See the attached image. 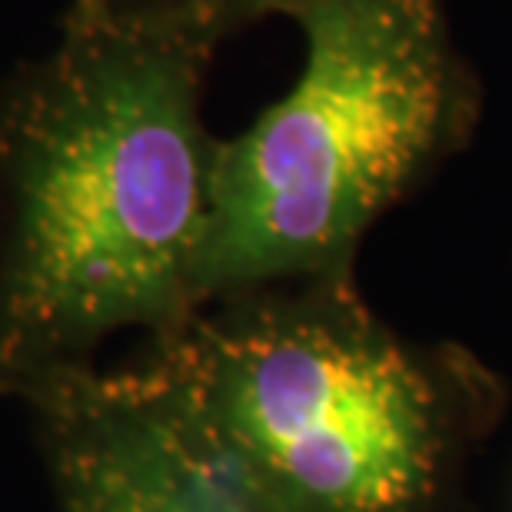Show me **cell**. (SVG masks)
Here are the masks:
<instances>
[{
  "mask_svg": "<svg viewBox=\"0 0 512 512\" xmlns=\"http://www.w3.org/2000/svg\"><path fill=\"white\" fill-rule=\"evenodd\" d=\"M217 37L140 0L70 17L17 87L0 157V386L34 393L107 333L200 300L217 147L200 120Z\"/></svg>",
  "mask_w": 512,
  "mask_h": 512,
  "instance_id": "obj_1",
  "label": "cell"
},
{
  "mask_svg": "<svg viewBox=\"0 0 512 512\" xmlns=\"http://www.w3.org/2000/svg\"><path fill=\"white\" fill-rule=\"evenodd\" d=\"M293 20L300 80L217 147L203 296L336 270L479 110L443 0H323Z\"/></svg>",
  "mask_w": 512,
  "mask_h": 512,
  "instance_id": "obj_2",
  "label": "cell"
},
{
  "mask_svg": "<svg viewBox=\"0 0 512 512\" xmlns=\"http://www.w3.org/2000/svg\"><path fill=\"white\" fill-rule=\"evenodd\" d=\"M153 373L263 512H416L429 493L433 396L343 296L183 326Z\"/></svg>",
  "mask_w": 512,
  "mask_h": 512,
  "instance_id": "obj_3",
  "label": "cell"
},
{
  "mask_svg": "<svg viewBox=\"0 0 512 512\" xmlns=\"http://www.w3.org/2000/svg\"><path fill=\"white\" fill-rule=\"evenodd\" d=\"M44 403L64 512H263L197 436L157 373L67 370Z\"/></svg>",
  "mask_w": 512,
  "mask_h": 512,
  "instance_id": "obj_4",
  "label": "cell"
},
{
  "mask_svg": "<svg viewBox=\"0 0 512 512\" xmlns=\"http://www.w3.org/2000/svg\"><path fill=\"white\" fill-rule=\"evenodd\" d=\"M140 4H150V7H160V10H170V14L187 17L197 27L207 30V34H213L220 40L230 27H240V24H247V20L266 17V14L300 17L303 10L323 4V0H140Z\"/></svg>",
  "mask_w": 512,
  "mask_h": 512,
  "instance_id": "obj_5",
  "label": "cell"
},
{
  "mask_svg": "<svg viewBox=\"0 0 512 512\" xmlns=\"http://www.w3.org/2000/svg\"><path fill=\"white\" fill-rule=\"evenodd\" d=\"M107 0H74V10H70V17H90L97 14L100 7H104Z\"/></svg>",
  "mask_w": 512,
  "mask_h": 512,
  "instance_id": "obj_6",
  "label": "cell"
}]
</instances>
